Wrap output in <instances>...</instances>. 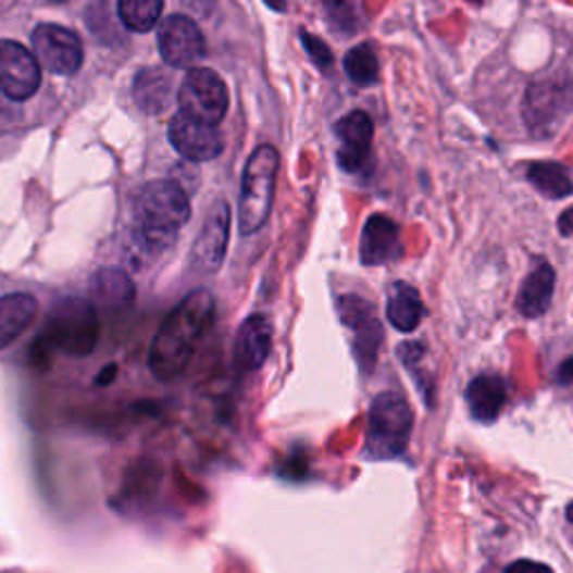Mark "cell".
<instances>
[{"mask_svg":"<svg viewBox=\"0 0 573 573\" xmlns=\"http://www.w3.org/2000/svg\"><path fill=\"white\" fill-rule=\"evenodd\" d=\"M215 314L213 296L207 289L190 291L166 316L152 338L148 365L160 381L179 376L194 359L200 340L211 329Z\"/></svg>","mask_w":573,"mask_h":573,"instance_id":"1","label":"cell"},{"mask_svg":"<svg viewBox=\"0 0 573 573\" xmlns=\"http://www.w3.org/2000/svg\"><path fill=\"white\" fill-rule=\"evenodd\" d=\"M190 217L186 190L171 179L148 182L135 200L139 236L148 247H166Z\"/></svg>","mask_w":573,"mask_h":573,"instance_id":"2","label":"cell"},{"mask_svg":"<svg viewBox=\"0 0 573 573\" xmlns=\"http://www.w3.org/2000/svg\"><path fill=\"white\" fill-rule=\"evenodd\" d=\"M278 150L270 144H264L251 152L242 175L240 190V232L245 236L256 234L258 228L270 217L274 190L278 179Z\"/></svg>","mask_w":573,"mask_h":573,"instance_id":"3","label":"cell"},{"mask_svg":"<svg viewBox=\"0 0 573 573\" xmlns=\"http://www.w3.org/2000/svg\"><path fill=\"white\" fill-rule=\"evenodd\" d=\"M414 416L408 401L397 393H381L368 414L365 452L372 460H393L410 441Z\"/></svg>","mask_w":573,"mask_h":573,"instance_id":"4","label":"cell"},{"mask_svg":"<svg viewBox=\"0 0 573 573\" xmlns=\"http://www.w3.org/2000/svg\"><path fill=\"white\" fill-rule=\"evenodd\" d=\"M99 338V321L92 302L82 298L59 300L46 323L48 346L67 357H88Z\"/></svg>","mask_w":573,"mask_h":573,"instance_id":"5","label":"cell"},{"mask_svg":"<svg viewBox=\"0 0 573 573\" xmlns=\"http://www.w3.org/2000/svg\"><path fill=\"white\" fill-rule=\"evenodd\" d=\"M573 110V79L564 74H553L547 79L533 82L524 99V120L531 133H553Z\"/></svg>","mask_w":573,"mask_h":573,"instance_id":"6","label":"cell"},{"mask_svg":"<svg viewBox=\"0 0 573 573\" xmlns=\"http://www.w3.org/2000/svg\"><path fill=\"white\" fill-rule=\"evenodd\" d=\"M179 108L188 117L217 126L228 110V90L220 74L209 67H194L179 88Z\"/></svg>","mask_w":573,"mask_h":573,"instance_id":"7","label":"cell"},{"mask_svg":"<svg viewBox=\"0 0 573 573\" xmlns=\"http://www.w3.org/2000/svg\"><path fill=\"white\" fill-rule=\"evenodd\" d=\"M32 43H34L36 61L52 74L72 76L79 72L84 63L82 38L76 36V32L63 25H54V23L38 25L32 34Z\"/></svg>","mask_w":573,"mask_h":573,"instance_id":"8","label":"cell"},{"mask_svg":"<svg viewBox=\"0 0 573 573\" xmlns=\"http://www.w3.org/2000/svg\"><path fill=\"white\" fill-rule=\"evenodd\" d=\"M41 86V63L16 41H0V92L27 101Z\"/></svg>","mask_w":573,"mask_h":573,"instance_id":"9","label":"cell"},{"mask_svg":"<svg viewBox=\"0 0 573 573\" xmlns=\"http://www.w3.org/2000/svg\"><path fill=\"white\" fill-rule=\"evenodd\" d=\"M338 316L354 332V354L365 372L372 370L381 340H384V329L374 314V308L359 296H342L338 298Z\"/></svg>","mask_w":573,"mask_h":573,"instance_id":"10","label":"cell"},{"mask_svg":"<svg viewBox=\"0 0 573 573\" xmlns=\"http://www.w3.org/2000/svg\"><path fill=\"white\" fill-rule=\"evenodd\" d=\"M160 54L173 67H194L202 61L207 43L198 23L188 16L173 14L160 25Z\"/></svg>","mask_w":573,"mask_h":573,"instance_id":"11","label":"cell"},{"mask_svg":"<svg viewBox=\"0 0 573 573\" xmlns=\"http://www.w3.org/2000/svg\"><path fill=\"white\" fill-rule=\"evenodd\" d=\"M169 139L179 155L190 162L215 160L224 148V139L217 126L202 124L184 112L175 114L171 120Z\"/></svg>","mask_w":573,"mask_h":573,"instance_id":"12","label":"cell"},{"mask_svg":"<svg viewBox=\"0 0 573 573\" xmlns=\"http://www.w3.org/2000/svg\"><path fill=\"white\" fill-rule=\"evenodd\" d=\"M334 133L340 141L338 146V166L348 173H357L365 166L372 148L374 124L368 117V112L354 110L336 122Z\"/></svg>","mask_w":573,"mask_h":573,"instance_id":"13","label":"cell"},{"mask_svg":"<svg viewBox=\"0 0 573 573\" xmlns=\"http://www.w3.org/2000/svg\"><path fill=\"white\" fill-rule=\"evenodd\" d=\"M228 224H232V211H228V204L224 200H215L194 247V262L198 270L215 272L222 264L228 242Z\"/></svg>","mask_w":573,"mask_h":573,"instance_id":"14","label":"cell"},{"mask_svg":"<svg viewBox=\"0 0 573 573\" xmlns=\"http://www.w3.org/2000/svg\"><path fill=\"white\" fill-rule=\"evenodd\" d=\"M401 256L399 224L384 213L368 217L361 234V262L368 266L386 264Z\"/></svg>","mask_w":573,"mask_h":573,"instance_id":"15","label":"cell"},{"mask_svg":"<svg viewBox=\"0 0 573 573\" xmlns=\"http://www.w3.org/2000/svg\"><path fill=\"white\" fill-rule=\"evenodd\" d=\"M272 323L264 316L256 314L249 316L238 334H236V346H234V361L240 372H253L264 365L266 357L272 352Z\"/></svg>","mask_w":573,"mask_h":573,"instance_id":"16","label":"cell"},{"mask_svg":"<svg viewBox=\"0 0 573 573\" xmlns=\"http://www.w3.org/2000/svg\"><path fill=\"white\" fill-rule=\"evenodd\" d=\"M553 289H556L553 266L547 260H538L520 287L518 310L526 319H538L547 314L549 304L553 300Z\"/></svg>","mask_w":573,"mask_h":573,"instance_id":"17","label":"cell"},{"mask_svg":"<svg viewBox=\"0 0 573 573\" xmlns=\"http://www.w3.org/2000/svg\"><path fill=\"white\" fill-rule=\"evenodd\" d=\"M90 296L95 310L114 314L130 308L135 300V285L120 270H101L90 283Z\"/></svg>","mask_w":573,"mask_h":573,"instance_id":"18","label":"cell"},{"mask_svg":"<svg viewBox=\"0 0 573 573\" xmlns=\"http://www.w3.org/2000/svg\"><path fill=\"white\" fill-rule=\"evenodd\" d=\"M466 403L477 422L484 424L495 422L507 403V390L502 378L493 374H482L473 378L471 386L466 388Z\"/></svg>","mask_w":573,"mask_h":573,"instance_id":"19","label":"cell"},{"mask_svg":"<svg viewBox=\"0 0 573 573\" xmlns=\"http://www.w3.org/2000/svg\"><path fill=\"white\" fill-rule=\"evenodd\" d=\"M38 302L29 294H10L0 298V350H5L34 323Z\"/></svg>","mask_w":573,"mask_h":573,"instance_id":"20","label":"cell"},{"mask_svg":"<svg viewBox=\"0 0 573 573\" xmlns=\"http://www.w3.org/2000/svg\"><path fill=\"white\" fill-rule=\"evenodd\" d=\"M424 319V302L408 283H395L388 296V321L399 332H414Z\"/></svg>","mask_w":573,"mask_h":573,"instance_id":"21","label":"cell"},{"mask_svg":"<svg viewBox=\"0 0 573 573\" xmlns=\"http://www.w3.org/2000/svg\"><path fill=\"white\" fill-rule=\"evenodd\" d=\"M171 79L160 67L141 70L135 79V99L148 112H160L171 99Z\"/></svg>","mask_w":573,"mask_h":573,"instance_id":"22","label":"cell"},{"mask_svg":"<svg viewBox=\"0 0 573 573\" xmlns=\"http://www.w3.org/2000/svg\"><path fill=\"white\" fill-rule=\"evenodd\" d=\"M526 179L533 188L549 200H564L573 194V182L560 164L553 162H538L531 164L526 171Z\"/></svg>","mask_w":573,"mask_h":573,"instance_id":"23","label":"cell"},{"mask_svg":"<svg viewBox=\"0 0 573 573\" xmlns=\"http://www.w3.org/2000/svg\"><path fill=\"white\" fill-rule=\"evenodd\" d=\"M164 0H120V18L130 32H150L160 23Z\"/></svg>","mask_w":573,"mask_h":573,"instance_id":"24","label":"cell"},{"mask_svg":"<svg viewBox=\"0 0 573 573\" xmlns=\"http://www.w3.org/2000/svg\"><path fill=\"white\" fill-rule=\"evenodd\" d=\"M342 65H346V74L350 76V82H354L357 86L365 88V86L376 84L378 79V59L368 43L352 48L346 54Z\"/></svg>","mask_w":573,"mask_h":573,"instance_id":"25","label":"cell"},{"mask_svg":"<svg viewBox=\"0 0 573 573\" xmlns=\"http://www.w3.org/2000/svg\"><path fill=\"white\" fill-rule=\"evenodd\" d=\"M300 38H302L304 50H308V54L314 59V63H316L321 70H329L332 63H334V57H332L329 48L321 41V38H319V36H312V34H308V32H302Z\"/></svg>","mask_w":573,"mask_h":573,"instance_id":"26","label":"cell"},{"mask_svg":"<svg viewBox=\"0 0 573 573\" xmlns=\"http://www.w3.org/2000/svg\"><path fill=\"white\" fill-rule=\"evenodd\" d=\"M505 573H553L551 566L536 562V560H518L507 566Z\"/></svg>","mask_w":573,"mask_h":573,"instance_id":"27","label":"cell"},{"mask_svg":"<svg viewBox=\"0 0 573 573\" xmlns=\"http://www.w3.org/2000/svg\"><path fill=\"white\" fill-rule=\"evenodd\" d=\"M558 384L569 386L573 384V359H566L558 370Z\"/></svg>","mask_w":573,"mask_h":573,"instance_id":"28","label":"cell"},{"mask_svg":"<svg viewBox=\"0 0 573 573\" xmlns=\"http://www.w3.org/2000/svg\"><path fill=\"white\" fill-rule=\"evenodd\" d=\"M558 226H560V234H562V236H573V207L566 209V211L560 215Z\"/></svg>","mask_w":573,"mask_h":573,"instance_id":"29","label":"cell"},{"mask_svg":"<svg viewBox=\"0 0 573 573\" xmlns=\"http://www.w3.org/2000/svg\"><path fill=\"white\" fill-rule=\"evenodd\" d=\"M114 374H117V365H108V368H105V372H103L101 376H97V384H101V386H108L110 381L114 378Z\"/></svg>","mask_w":573,"mask_h":573,"instance_id":"30","label":"cell"},{"mask_svg":"<svg viewBox=\"0 0 573 573\" xmlns=\"http://www.w3.org/2000/svg\"><path fill=\"white\" fill-rule=\"evenodd\" d=\"M325 5L329 10H342V8H348V0H325Z\"/></svg>","mask_w":573,"mask_h":573,"instance_id":"31","label":"cell"},{"mask_svg":"<svg viewBox=\"0 0 573 573\" xmlns=\"http://www.w3.org/2000/svg\"><path fill=\"white\" fill-rule=\"evenodd\" d=\"M264 3L270 5L272 10H276V12H283L285 10V0H264Z\"/></svg>","mask_w":573,"mask_h":573,"instance_id":"32","label":"cell"},{"mask_svg":"<svg viewBox=\"0 0 573 573\" xmlns=\"http://www.w3.org/2000/svg\"><path fill=\"white\" fill-rule=\"evenodd\" d=\"M566 520H569V524H573V505L566 509Z\"/></svg>","mask_w":573,"mask_h":573,"instance_id":"33","label":"cell"},{"mask_svg":"<svg viewBox=\"0 0 573 573\" xmlns=\"http://www.w3.org/2000/svg\"><path fill=\"white\" fill-rule=\"evenodd\" d=\"M50 3H67V0H50Z\"/></svg>","mask_w":573,"mask_h":573,"instance_id":"34","label":"cell"}]
</instances>
